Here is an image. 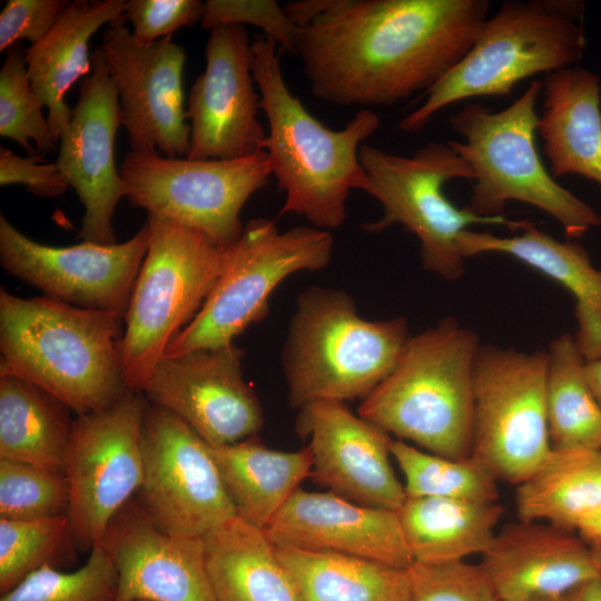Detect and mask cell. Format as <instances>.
Returning a JSON list of instances; mask_svg holds the SVG:
<instances>
[{
    "label": "cell",
    "mask_w": 601,
    "mask_h": 601,
    "mask_svg": "<svg viewBox=\"0 0 601 601\" xmlns=\"http://www.w3.org/2000/svg\"><path fill=\"white\" fill-rule=\"evenodd\" d=\"M487 0H336L300 30L312 95L337 106H392L424 93L467 53Z\"/></svg>",
    "instance_id": "1"
},
{
    "label": "cell",
    "mask_w": 601,
    "mask_h": 601,
    "mask_svg": "<svg viewBox=\"0 0 601 601\" xmlns=\"http://www.w3.org/2000/svg\"><path fill=\"white\" fill-rule=\"evenodd\" d=\"M252 48L253 77L268 124L263 150L279 190L285 191L279 215L304 216L324 230L338 228L347 217L349 191L368 188L358 152L380 128V118L363 108L344 128L326 127L288 89L277 43L258 36Z\"/></svg>",
    "instance_id": "2"
},
{
    "label": "cell",
    "mask_w": 601,
    "mask_h": 601,
    "mask_svg": "<svg viewBox=\"0 0 601 601\" xmlns=\"http://www.w3.org/2000/svg\"><path fill=\"white\" fill-rule=\"evenodd\" d=\"M125 317L48 296L0 288V375L26 380L76 416L104 410L128 391L118 344Z\"/></svg>",
    "instance_id": "3"
},
{
    "label": "cell",
    "mask_w": 601,
    "mask_h": 601,
    "mask_svg": "<svg viewBox=\"0 0 601 601\" xmlns=\"http://www.w3.org/2000/svg\"><path fill=\"white\" fill-rule=\"evenodd\" d=\"M479 336L454 317L410 336L390 375L357 414L397 440L460 460L472 455Z\"/></svg>",
    "instance_id": "4"
},
{
    "label": "cell",
    "mask_w": 601,
    "mask_h": 601,
    "mask_svg": "<svg viewBox=\"0 0 601 601\" xmlns=\"http://www.w3.org/2000/svg\"><path fill=\"white\" fill-rule=\"evenodd\" d=\"M410 336L405 317L367 321L346 292L305 289L282 349L290 406L364 400L393 371Z\"/></svg>",
    "instance_id": "5"
},
{
    "label": "cell",
    "mask_w": 601,
    "mask_h": 601,
    "mask_svg": "<svg viewBox=\"0 0 601 601\" xmlns=\"http://www.w3.org/2000/svg\"><path fill=\"white\" fill-rule=\"evenodd\" d=\"M583 11L578 0L503 1L467 53L424 93V102L402 118L398 129L420 131L450 105L510 95L526 78L575 66L585 46Z\"/></svg>",
    "instance_id": "6"
},
{
    "label": "cell",
    "mask_w": 601,
    "mask_h": 601,
    "mask_svg": "<svg viewBox=\"0 0 601 601\" xmlns=\"http://www.w3.org/2000/svg\"><path fill=\"white\" fill-rule=\"evenodd\" d=\"M543 83L533 80L506 108L492 111L469 102L450 118L463 141L449 145L471 167L474 179L466 207L484 217L504 216L509 201L536 207L554 218L569 237L601 226V215L555 181L538 152L536 102Z\"/></svg>",
    "instance_id": "7"
},
{
    "label": "cell",
    "mask_w": 601,
    "mask_h": 601,
    "mask_svg": "<svg viewBox=\"0 0 601 601\" xmlns=\"http://www.w3.org/2000/svg\"><path fill=\"white\" fill-rule=\"evenodd\" d=\"M149 247L125 315L118 349L128 388L142 393L175 336L198 314L228 257L205 234L147 214Z\"/></svg>",
    "instance_id": "8"
},
{
    "label": "cell",
    "mask_w": 601,
    "mask_h": 601,
    "mask_svg": "<svg viewBox=\"0 0 601 601\" xmlns=\"http://www.w3.org/2000/svg\"><path fill=\"white\" fill-rule=\"evenodd\" d=\"M358 157L368 178L366 193L383 207L382 218L363 225V229L380 233L394 224L402 225L420 239L423 268L447 280L464 273L460 239L471 225H503L521 230L531 223L480 216L446 198V183L474 179L471 167L449 142L430 141L411 156L363 144Z\"/></svg>",
    "instance_id": "9"
},
{
    "label": "cell",
    "mask_w": 601,
    "mask_h": 601,
    "mask_svg": "<svg viewBox=\"0 0 601 601\" xmlns=\"http://www.w3.org/2000/svg\"><path fill=\"white\" fill-rule=\"evenodd\" d=\"M334 239L329 230L297 226L283 233L268 218L249 220L228 249L226 265L194 319L165 357L234 344L249 325L264 319L269 297L288 276L326 267Z\"/></svg>",
    "instance_id": "10"
},
{
    "label": "cell",
    "mask_w": 601,
    "mask_h": 601,
    "mask_svg": "<svg viewBox=\"0 0 601 601\" xmlns=\"http://www.w3.org/2000/svg\"><path fill=\"white\" fill-rule=\"evenodd\" d=\"M119 171L131 207L194 228L220 247L240 238L242 209L272 175L265 151L237 159L193 160L130 149Z\"/></svg>",
    "instance_id": "11"
},
{
    "label": "cell",
    "mask_w": 601,
    "mask_h": 601,
    "mask_svg": "<svg viewBox=\"0 0 601 601\" xmlns=\"http://www.w3.org/2000/svg\"><path fill=\"white\" fill-rule=\"evenodd\" d=\"M548 352L480 347L473 377L472 455L499 481L518 485L551 451Z\"/></svg>",
    "instance_id": "12"
},
{
    "label": "cell",
    "mask_w": 601,
    "mask_h": 601,
    "mask_svg": "<svg viewBox=\"0 0 601 601\" xmlns=\"http://www.w3.org/2000/svg\"><path fill=\"white\" fill-rule=\"evenodd\" d=\"M148 401L128 391L112 405L75 417L65 475L75 544L91 550L144 480L142 430Z\"/></svg>",
    "instance_id": "13"
},
{
    "label": "cell",
    "mask_w": 601,
    "mask_h": 601,
    "mask_svg": "<svg viewBox=\"0 0 601 601\" xmlns=\"http://www.w3.org/2000/svg\"><path fill=\"white\" fill-rule=\"evenodd\" d=\"M138 502L164 532L204 538L236 516L213 447L169 411L148 402Z\"/></svg>",
    "instance_id": "14"
},
{
    "label": "cell",
    "mask_w": 601,
    "mask_h": 601,
    "mask_svg": "<svg viewBox=\"0 0 601 601\" xmlns=\"http://www.w3.org/2000/svg\"><path fill=\"white\" fill-rule=\"evenodd\" d=\"M146 221L128 240L90 242L60 247L37 243L0 215V265L3 270L69 305L125 317L149 247Z\"/></svg>",
    "instance_id": "15"
},
{
    "label": "cell",
    "mask_w": 601,
    "mask_h": 601,
    "mask_svg": "<svg viewBox=\"0 0 601 601\" xmlns=\"http://www.w3.org/2000/svg\"><path fill=\"white\" fill-rule=\"evenodd\" d=\"M126 21L104 30L101 50L118 91L130 149L187 157L190 126L184 107L185 49L171 37L140 43Z\"/></svg>",
    "instance_id": "16"
},
{
    "label": "cell",
    "mask_w": 601,
    "mask_h": 601,
    "mask_svg": "<svg viewBox=\"0 0 601 601\" xmlns=\"http://www.w3.org/2000/svg\"><path fill=\"white\" fill-rule=\"evenodd\" d=\"M244 351L235 344L164 357L142 394L190 426L210 446L256 436L264 413L243 375Z\"/></svg>",
    "instance_id": "17"
},
{
    "label": "cell",
    "mask_w": 601,
    "mask_h": 601,
    "mask_svg": "<svg viewBox=\"0 0 601 601\" xmlns=\"http://www.w3.org/2000/svg\"><path fill=\"white\" fill-rule=\"evenodd\" d=\"M252 40L243 26L209 30L206 67L189 91L186 118L193 160L237 159L263 150L260 95L253 77Z\"/></svg>",
    "instance_id": "18"
},
{
    "label": "cell",
    "mask_w": 601,
    "mask_h": 601,
    "mask_svg": "<svg viewBox=\"0 0 601 601\" xmlns=\"http://www.w3.org/2000/svg\"><path fill=\"white\" fill-rule=\"evenodd\" d=\"M122 112L107 59L100 49L91 55V71L79 86V99L60 137L59 166L67 184L83 206L79 236L99 245L117 244L114 215L125 197L115 160V141Z\"/></svg>",
    "instance_id": "19"
},
{
    "label": "cell",
    "mask_w": 601,
    "mask_h": 601,
    "mask_svg": "<svg viewBox=\"0 0 601 601\" xmlns=\"http://www.w3.org/2000/svg\"><path fill=\"white\" fill-rule=\"evenodd\" d=\"M296 431L309 439L312 477L354 503L397 511L406 500L391 464V435L353 414L345 402L322 400L302 408Z\"/></svg>",
    "instance_id": "20"
},
{
    "label": "cell",
    "mask_w": 601,
    "mask_h": 601,
    "mask_svg": "<svg viewBox=\"0 0 601 601\" xmlns=\"http://www.w3.org/2000/svg\"><path fill=\"white\" fill-rule=\"evenodd\" d=\"M117 570L114 601H216L203 538L160 530L131 499L99 542Z\"/></svg>",
    "instance_id": "21"
},
{
    "label": "cell",
    "mask_w": 601,
    "mask_h": 601,
    "mask_svg": "<svg viewBox=\"0 0 601 601\" xmlns=\"http://www.w3.org/2000/svg\"><path fill=\"white\" fill-rule=\"evenodd\" d=\"M275 548L336 552L407 569L413 558L396 511L298 487L263 529Z\"/></svg>",
    "instance_id": "22"
},
{
    "label": "cell",
    "mask_w": 601,
    "mask_h": 601,
    "mask_svg": "<svg viewBox=\"0 0 601 601\" xmlns=\"http://www.w3.org/2000/svg\"><path fill=\"white\" fill-rule=\"evenodd\" d=\"M480 566L500 601L561 597L599 578L591 549L580 536L521 520L496 532Z\"/></svg>",
    "instance_id": "23"
},
{
    "label": "cell",
    "mask_w": 601,
    "mask_h": 601,
    "mask_svg": "<svg viewBox=\"0 0 601 601\" xmlns=\"http://www.w3.org/2000/svg\"><path fill=\"white\" fill-rule=\"evenodd\" d=\"M513 236L467 229L460 239L464 258L504 254L566 288L575 299L574 341L585 362L601 358V268L575 242H560L533 223Z\"/></svg>",
    "instance_id": "24"
},
{
    "label": "cell",
    "mask_w": 601,
    "mask_h": 601,
    "mask_svg": "<svg viewBox=\"0 0 601 601\" xmlns=\"http://www.w3.org/2000/svg\"><path fill=\"white\" fill-rule=\"evenodd\" d=\"M125 0H73L62 10L51 30L24 52L33 90L45 108L56 142L68 127L72 109L65 96L91 71L89 41L104 26L126 19Z\"/></svg>",
    "instance_id": "25"
},
{
    "label": "cell",
    "mask_w": 601,
    "mask_h": 601,
    "mask_svg": "<svg viewBox=\"0 0 601 601\" xmlns=\"http://www.w3.org/2000/svg\"><path fill=\"white\" fill-rule=\"evenodd\" d=\"M538 135L551 175H578L601 185V83L582 67L546 75Z\"/></svg>",
    "instance_id": "26"
},
{
    "label": "cell",
    "mask_w": 601,
    "mask_h": 601,
    "mask_svg": "<svg viewBox=\"0 0 601 601\" xmlns=\"http://www.w3.org/2000/svg\"><path fill=\"white\" fill-rule=\"evenodd\" d=\"M213 453L236 516L259 529L269 524L300 482L312 475L308 446L277 451L252 436L215 446Z\"/></svg>",
    "instance_id": "27"
},
{
    "label": "cell",
    "mask_w": 601,
    "mask_h": 601,
    "mask_svg": "<svg viewBox=\"0 0 601 601\" xmlns=\"http://www.w3.org/2000/svg\"><path fill=\"white\" fill-rule=\"evenodd\" d=\"M203 540L216 601H299L263 529L234 516Z\"/></svg>",
    "instance_id": "28"
},
{
    "label": "cell",
    "mask_w": 601,
    "mask_h": 601,
    "mask_svg": "<svg viewBox=\"0 0 601 601\" xmlns=\"http://www.w3.org/2000/svg\"><path fill=\"white\" fill-rule=\"evenodd\" d=\"M396 512L413 561L444 564L482 555L496 534L503 509L499 502L406 497Z\"/></svg>",
    "instance_id": "29"
},
{
    "label": "cell",
    "mask_w": 601,
    "mask_h": 601,
    "mask_svg": "<svg viewBox=\"0 0 601 601\" xmlns=\"http://www.w3.org/2000/svg\"><path fill=\"white\" fill-rule=\"evenodd\" d=\"M514 501L521 521L577 531L601 508V451L552 447Z\"/></svg>",
    "instance_id": "30"
},
{
    "label": "cell",
    "mask_w": 601,
    "mask_h": 601,
    "mask_svg": "<svg viewBox=\"0 0 601 601\" xmlns=\"http://www.w3.org/2000/svg\"><path fill=\"white\" fill-rule=\"evenodd\" d=\"M71 412L41 387L0 375V459L65 474L75 423Z\"/></svg>",
    "instance_id": "31"
},
{
    "label": "cell",
    "mask_w": 601,
    "mask_h": 601,
    "mask_svg": "<svg viewBox=\"0 0 601 601\" xmlns=\"http://www.w3.org/2000/svg\"><path fill=\"white\" fill-rule=\"evenodd\" d=\"M275 549L299 601H408L407 569L336 552Z\"/></svg>",
    "instance_id": "32"
},
{
    "label": "cell",
    "mask_w": 601,
    "mask_h": 601,
    "mask_svg": "<svg viewBox=\"0 0 601 601\" xmlns=\"http://www.w3.org/2000/svg\"><path fill=\"white\" fill-rule=\"evenodd\" d=\"M548 352L546 416L553 449L601 451V405L584 374L574 337L562 334Z\"/></svg>",
    "instance_id": "33"
},
{
    "label": "cell",
    "mask_w": 601,
    "mask_h": 601,
    "mask_svg": "<svg viewBox=\"0 0 601 601\" xmlns=\"http://www.w3.org/2000/svg\"><path fill=\"white\" fill-rule=\"evenodd\" d=\"M390 449L404 476L406 497L499 501L497 477L474 455L449 459L394 439Z\"/></svg>",
    "instance_id": "34"
},
{
    "label": "cell",
    "mask_w": 601,
    "mask_h": 601,
    "mask_svg": "<svg viewBox=\"0 0 601 601\" xmlns=\"http://www.w3.org/2000/svg\"><path fill=\"white\" fill-rule=\"evenodd\" d=\"M116 591V566L98 543L76 571L62 572L45 564L1 594L0 601H114Z\"/></svg>",
    "instance_id": "35"
},
{
    "label": "cell",
    "mask_w": 601,
    "mask_h": 601,
    "mask_svg": "<svg viewBox=\"0 0 601 601\" xmlns=\"http://www.w3.org/2000/svg\"><path fill=\"white\" fill-rule=\"evenodd\" d=\"M43 105L33 90L24 52L19 43L6 51L0 70V135L20 145L28 154L57 149Z\"/></svg>",
    "instance_id": "36"
},
{
    "label": "cell",
    "mask_w": 601,
    "mask_h": 601,
    "mask_svg": "<svg viewBox=\"0 0 601 601\" xmlns=\"http://www.w3.org/2000/svg\"><path fill=\"white\" fill-rule=\"evenodd\" d=\"M67 540L73 541L67 515L29 521L0 519L1 594L42 565L52 564Z\"/></svg>",
    "instance_id": "37"
},
{
    "label": "cell",
    "mask_w": 601,
    "mask_h": 601,
    "mask_svg": "<svg viewBox=\"0 0 601 601\" xmlns=\"http://www.w3.org/2000/svg\"><path fill=\"white\" fill-rule=\"evenodd\" d=\"M69 499L63 473L0 459V519L29 521L67 515Z\"/></svg>",
    "instance_id": "38"
},
{
    "label": "cell",
    "mask_w": 601,
    "mask_h": 601,
    "mask_svg": "<svg viewBox=\"0 0 601 601\" xmlns=\"http://www.w3.org/2000/svg\"><path fill=\"white\" fill-rule=\"evenodd\" d=\"M408 601H500L480 564L414 562Z\"/></svg>",
    "instance_id": "39"
},
{
    "label": "cell",
    "mask_w": 601,
    "mask_h": 601,
    "mask_svg": "<svg viewBox=\"0 0 601 601\" xmlns=\"http://www.w3.org/2000/svg\"><path fill=\"white\" fill-rule=\"evenodd\" d=\"M200 23L208 30L226 24L255 26L274 40L280 51L297 53L300 29L275 0H207Z\"/></svg>",
    "instance_id": "40"
},
{
    "label": "cell",
    "mask_w": 601,
    "mask_h": 601,
    "mask_svg": "<svg viewBox=\"0 0 601 601\" xmlns=\"http://www.w3.org/2000/svg\"><path fill=\"white\" fill-rule=\"evenodd\" d=\"M204 9L200 0H130L125 17L132 26L134 38L149 45L201 21Z\"/></svg>",
    "instance_id": "41"
},
{
    "label": "cell",
    "mask_w": 601,
    "mask_h": 601,
    "mask_svg": "<svg viewBox=\"0 0 601 601\" xmlns=\"http://www.w3.org/2000/svg\"><path fill=\"white\" fill-rule=\"evenodd\" d=\"M69 1L8 0L0 12V51L20 40L40 41L55 26Z\"/></svg>",
    "instance_id": "42"
},
{
    "label": "cell",
    "mask_w": 601,
    "mask_h": 601,
    "mask_svg": "<svg viewBox=\"0 0 601 601\" xmlns=\"http://www.w3.org/2000/svg\"><path fill=\"white\" fill-rule=\"evenodd\" d=\"M0 185H24L27 191L46 198L62 195L69 188L59 166L46 164L40 155L21 157L0 147Z\"/></svg>",
    "instance_id": "43"
},
{
    "label": "cell",
    "mask_w": 601,
    "mask_h": 601,
    "mask_svg": "<svg viewBox=\"0 0 601 601\" xmlns=\"http://www.w3.org/2000/svg\"><path fill=\"white\" fill-rule=\"evenodd\" d=\"M335 2L336 0H300L287 2L283 8L293 23L302 30L328 11Z\"/></svg>",
    "instance_id": "44"
},
{
    "label": "cell",
    "mask_w": 601,
    "mask_h": 601,
    "mask_svg": "<svg viewBox=\"0 0 601 601\" xmlns=\"http://www.w3.org/2000/svg\"><path fill=\"white\" fill-rule=\"evenodd\" d=\"M577 532L589 545L601 544V508L585 519L578 526Z\"/></svg>",
    "instance_id": "45"
},
{
    "label": "cell",
    "mask_w": 601,
    "mask_h": 601,
    "mask_svg": "<svg viewBox=\"0 0 601 601\" xmlns=\"http://www.w3.org/2000/svg\"><path fill=\"white\" fill-rule=\"evenodd\" d=\"M569 601H601V579L595 578L566 594Z\"/></svg>",
    "instance_id": "46"
},
{
    "label": "cell",
    "mask_w": 601,
    "mask_h": 601,
    "mask_svg": "<svg viewBox=\"0 0 601 601\" xmlns=\"http://www.w3.org/2000/svg\"><path fill=\"white\" fill-rule=\"evenodd\" d=\"M584 374L595 398L601 405V358L585 362Z\"/></svg>",
    "instance_id": "47"
},
{
    "label": "cell",
    "mask_w": 601,
    "mask_h": 601,
    "mask_svg": "<svg viewBox=\"0 0 601 601\" xmlns=\"http://www.w3.org/2000/svg\"><path fill=\"white\" fill-rule=\"evenodd\" d=\"M589 546L592 552V558H593L599 578L601 579V544L589 545Z\"/></svg>",
    "instance_id": "48"
},
{
    "label": "cell",
    "mask_w": 601,
    "mask_h": 601,
    "mask_svg": "<svg viewBox=\"0 0 601 601\" xmlns=\"http://www.w3.org/2000/svg\"><path fill=\"white\" fill-rule=\"evenodd\" d=\"M520 601H569L566 594L561 597H542V598H532Z\"/></svg>",
    "instance_id": "49"
}]
</instances>
